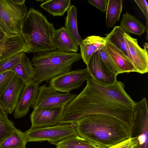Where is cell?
<instances>
[{
    "mask_svg": "<svg viewBox=\"0 0 148 148\" xmlns=\"http://www.w3.org/2000/svg\"><path fill=\"white\" fill-rule=\"evenodd\" d=\"M138 144L136 137H129L127 139L107 148H138Z\"/></svg>",
    "mask_w": 148,
    "mask_h": 148,
    "instance_id": "31",
    "label": "cell"
},
{
    "mask_svg": "<svg viewBox=\"0 0 148 148\" xmlns=\"http://www.w3.org/2000/svg\"><path fill=\"white\" fill-rule=\"evenodd\" d=\"M86 68L91 77L101 85H111L117 81V76L106 67L97 51L92 55Z\"/></svg>",
    "mask_w": 148,
    "mask_h": 148,
    "instance_id": "10",
    "label": "cell"
},
{
    "mask_svg": "<svg viewBox=\"0 0 148 148\" xmlns=\"http://www.w3.org/2000/svg\"><path fill=\"white\" fill-rule=\"evenodd\" d=\"M64 107L34 109L30 115L31 127L50 126L60 123Z\"/></svg>",
    "mask_w": 148,
    "mask_h": 148,
    "instance_id": "12",
    "label": "cell"
},
{
    "mask_svg": "<svg viewBox=\"0 0 148 148\" xmlns=\"http://www.w3.org/2000/svg\"><path fill=\"white\" fill-rule=\"evenodd\" d=\"M102 61L106 67L116 76L119 74L117 69L112 60L108 53L106 45L97 51Z\"/></svg>",
    "mask_w": 148,
    "mask_h": 148,
    "instance_id": "29",
    "label": "cell"
},
{
    "mask_svg": "<svg viewBox=\"0 0 148 148\" xmlns=\"http://www.w3.org/2000/svg\"><path fill=\"white\" fill-rule=\"evenodd\" d=\"M12 71L25 84L33 80L34 67L27 56L14 68Z\"/></svg>",
    "mask_w": 148,
    "mask_h": 148,
    "instance_id": "25",
    "label": "cell"
},
{
    "mask_svg": "<svg viewBox=\"0 0 148 148\" xmlns=\"http://www.w3.org/2000/svg\"><path fill=\"white\" fill-rule=\"evenodd\" d=\"M22 52L29 53L21 32L16 34H6L0 40V63Z\"/></svg>",
    "mask_w": 148,
    "mask_h": 148,
    "instance_id": "11",
    "label": "cell"
},
{
    "mask_svg": "<svg viewBox=\"0 0 148 148\" xmlns=\"http://www.w3.org/2000/svg\"><path fill=\"white\" fill-rule=\"evenodd\" d=\"M125 40L128 47L132 62L136 72L143 74L148 72V50L142 49L139 45L137 39L132 37L125 32Z\"/></svg>",
    "mask_w": 148,
    "mask_h": 148,
    "instance_id": "14",
    "label": "cell"
},
{
    "mask_svg": "<svg viewBox=\"0 0 148 148\" xmlns=\"http://www.w3.org/2000/svg\"><path fill=\"white\" fill-rule=\"evenodd\" d=\"M39 86L33 80L25 85L14 112V118H22L27 114L37 97Z\"/></svg>",
    "mask_w": 148,
    "mask_h": 148,
    "instance_id": "13",
    "label": "cell"
},
{
    "mask_svg": "<svg viewBox=\"0 0 148 148\" xmlns=\"http://www.w3.org/2000/svg\"><path fill=\"white\" fill-rule=\"evenodd\" d=\"M27 142L25 132L16 128L12 135L0 143V148H26Z\"/></svg>",
    "mask_w": 148,
    "mask_h": 148,
    "instance_id": "26",
    "label": "cell"
},
{
    "mask_svg": "<svg viewBox=\"0 0 148 148\" xmlns=\"http://www.w3.org/2000/svg\"><path fill=\"white\" fill-rule=\"evenodd\" d=\"M70 0H46L40 7L53 16H62L71 5Z\"/></svg>",
    "mask_w": 148,
    "mask_h": 148,
    "instance_id": "22",
    "label": "cell"
},
{
    "mask_svg": "<svg viewBox=\"0 0 148 148\" xmlns=\"http://www.w3.org/2000/svg\"><path fill=\"white\" fill-rule=\"evenodd\" d=\"M8 112L6 109L0 103V114L8 117Z\"/></svg>",
    "mask_w": 148,
    "mask_h": 148,
    "instance_id": "34",
    "label": "cell"
},
{
    "mask_svg": "<svg viewBox=\"0 0 148 148\" xmlns=\"http://www.w3.org/2000/svg\"><path fill=\"white\" fill-rule=\"evenodd\" d=\"M6 34L0 27V40L2 39Z\"/></svg>",
    "mask_w": 148,
    "mask_h": 148,
    "instance_id": "35",
    "label": "cell"
},
{
    "mask_svg": "<svg viewBox=\"0 0 148 148\" xmlns=\"http://www.w3.org/2000/svg\"><path fill=\"white\" fill-rule=\"evenodd\" d=\"M75 123L59 124L50 126L31 127L25 132L27 142L47 141L51 144L76 133Z\"/></svg>",
    "mask_w": 148,
    "mask_h": 148,
    "instance_id": "6",
    "label": "cell"
},
{
    "mask_svg": "<svg viewBox=\"0 0 148 148\" xmlns=\"http://www.w3.org/2000/svg\"><path fill=\"white\" fill-rule=\"evenodd\" d=\"M25 0H0V27L6 34H16L28 10Z\"/></svg>",
    "mask_w": 148,
    "mask_h": 148,
    "instance_id": "5",
    "label": "cell"
},
{
    "mask_svg": "<svg viewBox=\"0 0 148 148\" xmlns=\"http://www.w3.org/2000/svg\"><path fill=\"white\" fill-rule=\"evenodd\" d=\"M107 37L91 36L83 40L79 46L80 54L84 62L87 66L94 53L106 45Z\"/></svg>",
    "mask_w": 148,
    "mask_h": 148,
    "instance_id": "16",
    "label": "cell"
},
{
    "mask_svg": "<svg viewBox=\"0 0 148 148\" xmlns=\"http://www.w3.org/2000/svg\"><path fill=\"white\" fill-rule=\"evenodd\" d=\"M66 12L67 14L65 18L64 27L79 46L83 39L78 32L76 7L75 5H71Z\"/></svg>",
    "mask_w": 148,
    "mask_h": 148,
    "instance_id": "20",
    "label": "cell"
},
{
    "mask_svg": "<svg viewBox=\"0 0 148 148\" xmlns=\"http://www.w3.org/2000/svg\"><path fill=\"white\" fill-rule=\"evenodd\" d=\"M90 77L87 68L71 70L53 78L49 85L60 92L68 93L79 88Z\"/></svg>",
    "mask_w": 148,
    "mask_h": 148,
    "instance_id": "9",
    "label": "cell"
},
{
    "mask_svg": "<svg viewBox=\"0 0 148 148\" xmlns=\"http://www.w3.org/2000/svg\"><path fill=\"white\" fill-rule=\"evenodd\" d=\"M25 85L15 74L0 97V103L6 109L8 114L14 112Z\"/></svg>",
    "mask_w": 148,
    "mask_h": 148,
    "instance_id": "15",
    "label": "cell"
},
{
    "mask_svg": "<svg viewBox=\"0 0 148 148\" xmlns=\"http://www.w3.org/2000/svg\"><path fill=\"white\" fill-rule=\"evenodd\" d=\"M108 0H89V3L92 5L103 12L106 10Z\"/></svg>",
    "mask_w": 148,
    "mask_h": 148,
    "instance_id": "33",
    "label": "cell"
},
{
    "mask_svg": "<svg viewBox=\"0 0 148 148\" xmlns=\"http://www.w3.org/2000/svg\"><path fill=\"white\" fill-rule=\"evenodd\" d=\"M15 75V73L12 70L0 74V97Z\"/></svg>",
    "mask_w": 148,
    "mask_h": 148,
    "instance_id": "30",
    "label": "cell"
},
{
    "mask_svg": "<svg viewBox=\"0 0 148 148\" xmlns=\"http://www.w3.org/2000/svg\"><path fill=\"white\" fill-rule=\"evenodd\" d=\"M134 1L140 8L146 18L147 36H148V5L147 2L146 0H134Z\"/></svg>",
    "mask_w": 148,
    "mask_h": 148,
    "instance_id": "32",
    "label": "cell"
},
{
    "mask_svg": "<svg viewBox=\"0 0 148 148\" xmlns=\"http://www.w3.org/2000/svg\"><path fill=\"white\" fill-rule=\"evenodd\" d=\"M86 81L82 92L64 107L60 123H75L84 116L103 114L119 120L130 130L135 102L125 91L124 83L117 80L105 86L91 77Z\"/></svg>",
    "mask_w": 148,
    "mask_h": 148,
    "instance_id": "1",
    "label": "cell"
},
{
    "mask_svg": "<svg viewBox=\"0 0 148 148\" xmlns=\"http://www.w3.org/2000/svg\"><path fill=\"white\" fill-rule=\"evenodd\" d=\"M51 144L61 148H100L80 137L76 132L70 136Z\"/></svg>",
    "mask_w": 148,
    "mask_h": 148,
    "instance_id": "23",
    "label": "cell"
},
{
    "mask_svg": "<svg viewBox=\"0 0 148 148\" xmlns=\"http://www.w3.org/2000/svg\"><path fill=\"white\" fill-rule=\"evenodd\" d=\"M77 134L100 148H107L129 138V130L116 118L103 114L81 117L75 123Z\"/></svg>",
    "mask_w": 148,
    "mask_h": 148,
    "instance_id": "2",
    "label": "cell"
},
{
    "mask_svg": "<svg viewBox=\"0 0 148 148\" xmlns=\"http://www.w3.org/2000/svg\"><path fill=\"white\" fill-rule=\"evenodd\" d=\"M106 51L118 71L119 74L136 72L132 62L121 50L110 42H107Z\"/></svg>",
    "mask_w": 148,
    "mask_h": 148,
    "instance_id": "17",
    "label": "cell"
},
{
    "mask_svg": "<svg viewBox=\"0 0 148 148\" xmlns=\"http://www.w3.org/2000/svg\"><path fill=\"white\" fill-rule=\"evenodd\" d=\"M144 48H145L147 50H148V43H145V44L143 45Z\"/></svg>",
    "mask_w": 148,
    "mask_h": 148,
    "instance_id": "36",
    "label": "cell"
},
{
    "mask_svg": "<svg viewBox=\"0 0 148 148\" xmlns=\"http://www.w3.org/2000/svg\"><path fill=\"white\" fill-rule=\"evenodd\" d=\"M125 32L120 26H116L110 32L106 35L107 42H110L121 50L132 62L129 50L124 38Z\"/></svg>",
    "mask_w": 148,
    "mask_h": 148,
    "instance_id": "21",
    "label": "cell"
},
{
    "mask_svg": "<svg viewBox=\"0 0 148 148\" xmlns=\"http://www.w3.org/2000/svg\"><path fill=\"white\" fill-rule=\"evenodd\" d=\"M55 30L53 25L41 12L30 8L21 30L29 53H37L56 49L52 40Z\"/></svg>",
    "mask_w": 148,
    "mask_h": 148,
    "instance_id": "3",
    "label": "cell"
},
{
    "mask_svg": "<svg viewBox=\"0 0 148 148\" xmlns=\"http://www.w3.org/2000/svg\"><path fill=\"white\" fill-rule=\"evenodd\" d=\"M77 94L60 92L46 84L39 86L37 97L31 108L33 110L44 108L64 107L72 101Z\"/></svg>",
    "mask_w": 148,
    "mask_h": 148,
    "instance_id": "8",
    "label": "cell"
},
{
    "mask_svg": "<svg viewBox=\"0 0 148 148\" xmlns=\"http://www.w3.org/2000/svg\"><path fill=\"white\" fill-rule=\"evenodd\" d=\"M56 148H60V147H56Z\"/></svg>",
    "mask_w": 148,
    "mask_h": 148,
    "instance_id": "37",
    "label": "cell"
},
{
    "mask_svg": "<svg viewBox=\"0 0 148 148\" xmlns=\"http://www.w3.org/2000/svg\"><path fill=\"white\" fill-rule=\"evenodd\" d=\"M26 56L25 53L22 52L0 63V74L12 70Z\"/></svg>",
    "mask_w": 148,
    "mask_h": 148,
    "instance_id": "28",
    "label": "cell"
},
{
    "mask_svg": "<svg viewBox=\"0 0 148 148\" xmlns=\"http://www.w3.org/2000/svg\"><path fill=\"white\" fill-rule=\"evenodd\" d=\"M130 137H136L138 148H148V109L145 98L135 102L132 124L129 130Z\"/></svg>",
    "mask_w": 148,
    "mask_h": 148,
    "instance_id": "7",
    "label": "cell"
},
{
    "mask_svg": "<svg viewBox=\"0 0 148 148\" xmlns=\"http://www.w3.org/2000/svg\"><path fill=\"white\" fill-rule=\"evenodd\" d=\"M16 128L13 122L8 117L0 114V143L12 135Z\"/></svg>",
    "mask_w": 148,
    "mask_h": 148,
    "instance_id": "27",
    "label": "cell"
},
{
    "mask_svg": "<svg viewBox=\"0 0 148 148\" xmlns=\"http://www.w3.org/2000/svg\"><path fill=\"white\" fill-rule=\"evenodd\" d=\"M123 9L122 0H108L106 11V24L109 28L119 21Z\"/></svg>",
    "mask_w": 148,
    "mask_h": 148,
    "instance_id": "24",
    "label": "cell"
},
{
    "mask_svg": "<svg viewBox=\"0 0 148 148\" xmlns=\"http://www.w3.org/2000/svg\"><path fill=\"white\" fill-rule=\"evenodd\" d=\"M53 42L56 49L67 52L77 53L79 46L64 27L55 31Z\"/></svg>",
    "mask_w": 148,
    "mask_h": 148,
    "instance_id": "18",
    "label": "cell"
},
{
    "mask_svg": "<svg viewBox=\"0 0 148 148\" xmlns=\"http://www.w3.org/2000/svg\"><path fill=\"white\" fill-rule=\"evenodd\" d=\"M120 26L127 34H132L140 36L146 31V28L143 23L134 16L128 12L122 15Z\"/></svg>",
    "mask_w": 148,
    "mask_h": 148,
    "instance_id": "19",
    "label": "cell"
},
{
    "mask_svg": "<svg viewBox=\"0 0 148 148\" xmlns=\"http://www.w3.org/2000/svg\"><path fill=\"white\" fill-rule=\"evenodd\" d=\"M82 58L79 53L56 49L35 54L31 61L34 67L33 80L38 84L71 70L73 64Z\"/></svg>",
    "mask_w": 148,
    "mask_h": 148,
    "instance_id": "4",
    "label": "cell"
}]
</instances>
